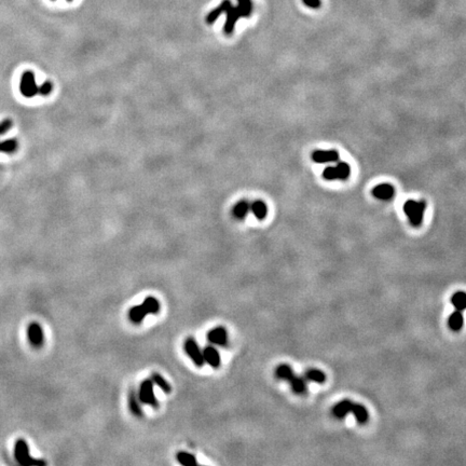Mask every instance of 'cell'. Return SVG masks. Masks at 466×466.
<instances>
[{"label":"cell","instance_id":"obj_1","mask_svg":"<svg viewBox=\"0 0 466 466\" xmlns=\"http://www.w3.org/2000/svg\"><path fill=\"white\" fill-rule=\"evenodd\" d=\"M425 209H426L425 201L408 200L404 204V212L408 216L410 224L415 228H419L421 226Z\"/></svg>","mask_w":466,"mask_h":466},{"label":"cell","instance_id":"obj_2","mask_svg":"<svg viewBox=\"0 0 466 466\" xmlns=\"http://www.w3.org/2000/svg\"><path fill=\"white\" fill-rule=\"evenodd\" d=\"M14 455L18 462L21 465L29 466V465H45L46 463L44 460H36L29 454L28 444L24 439H19L14 446Z\"/></svg>","mask_w":466,"mask_h":466},{"label":"cell","instance_id":"obj_3","mask_svg":"<svg viewBox=\"0 0 466 466\" xmlns=\"http://www.w3.org/2000/svg\"><path fill=\"white\" fill-rule=\"evenodd\" d=\"M138 397L141 404L150 406L153 408L159 407V401L155 395V384L151 379H146L139 385Z\"/></svg>","mask_w":466,"mask_h":466},{"label":"cell","instance_id":"obj_4","mask_svg":"<svg viewBox=\"0 0 466 466\" xmlns=\"http://www.w3.org/2000/svg\"><path fill=\"white\" fill-rule=\"evenodd\" d=\"M351 175V167L347 162H339L336 166H328L323 172V177L327 180H347Z\"/></svg>","mask_w":466,"mask_h":466},{"label":"cell","instance_id":"obj_5","mask_svg":"<svg viewBox=\"0 0 466 466\" xmlns=\"http://www.w3.org/2000/svg\"><path fill=\"white\" fill-rule=\"evenodd\" d=\"M184 350L186 354L188 355L193 364L198 367H202V366L205 365V362H204V357H203V351L201 348L199 347L198 342L196 341L195 338L189 337L186 339V341L184 343Z\"/></svg>","mask_w":466,"mask_h":466},{"label":"cell","instance_id":"obj_6","mask_svg":"<svg viewBox=\"0 0 466 466\" xmlns=\"http://www.w3.org/2000/svg\"><path fill=\"white\" fill-rule=\"evenodd\" d=\"M38 86L36 83L35 75L31 71H25L21 78L20 91L25 97H34L38 94Z\"/></svg>","mask_w":466,"mask_h":466},{"label":"cell","instance_id":"obj_7","mask_svg":"<svg viewBox=\"0 0 466 466\" xmlns=\"http://www.w3.org/2000/svg\"><path fill=\"white\" fill-rule=\"evenodd\" d=\"M206 339L212 345L224 348L228 345L229 336L227 329L222 326H217L211 329L206 334Z\"/></svg>","mask_w":466,"mask_h":466},{"label":"cell","instance_id":"obj_8","mask_svg":"<svg viewBox=\"0 0 466 466\" xmlns=\"http://www.w3.org/2000/svg\"><path fill=\"white\" fill-rule=\"evenodd\" d=\"M227 14V20L226 23H224L223 26V33L227 36H231L234 33V28H235V24L239 21L240 18H243L242 11L239 7H233L232 3L227 8L226 12Z\"/></svg>","mask_w":466,"mask_h":466},{"label":"cell","instance_id":"obj_9","mask_svg":"<svg viewBox=\"0 0 466 466\" xmlns=\"http://www.w3.org/2000/svg\"><path fill=\"white\" fill-rule=\"evenodd\" d=\"M203 357L204 362L208 366H211L214 369H218L222 365V357L219 354L218 350L214 347V345H207L203 350Z\"/></svg>","mask_w":466,"mask_h":466},{"label":"cell","instance_id":"obj_10","mask_svg":"<svg viewBox=\"0 0 466 466\" xmlns=\"http://www.w3.org/2000/svg\"><path fill=\"white\" fill-rule=\"evenodd\" d=\"M28 340L30 344L35 348H40L43 343L44 342V333L43 331V327H41L38 323H33L28 326Z\"/></svg>","mask_w":466,"mask_h":466},{"label":"cell","instance_id":"obj_11","mask_svg":"<svg viewBox=\"0 0 466 466\" xmlns=\"http://www.w3.org/2000/svg\"><path fill=\"white\" fill-rule=\"evenodd\" d=\"M312 159L316 163L339 161V154L336 150H316L312 154Z\"/></svg>","mask_w":466,"mask_h":466},{"label":"cell","instance_id":"obj_12","mask_svg":"<svg viewBox=\"0 0 466 466\" xmlns=\"http://www.w3.org/2000/svg\"><path fill=\"white\" fill-rule=\"evenodd\" d=\"M395 189L394 187L390 184H381L376 186L373 189V196L379 200L389 201L394 197Z\"/></svg>","mask_w":466,"mask_h":466},{"label":"cell","instance_id":"obj_13","mask_svg":"<svg viewBox=\"0 0 466 466\" xmlns=\"http://www.w3.org/2000/svg\"><path fill=\"white\" fill-rule=\"evenodd\" d=\"M147 315H149V313L143 303L139 306H135L133 308H131L129 311V319L133 324H135V325L140 324Z\"/></svg>","mask_w":466,"mask_h":466},{"label":"cell","instance_id":"obj_14","mask_svg":"<svg viewBox=\"0 0 466 466\" xmlns=\"http://www.w3.org/2000/svg\"><path fill=\"white\" fill-rule=\"evenodd\" d=\"M128 402H129V409H130L131 412H132V415L134 417H137V418L143 417V408H141V401L139 400L138 394L134 390H132L129 393Z\"/></svg>","mask_w":466,"mask_h":466},{"label":"cell","instance_id":"obj_15","mask_svg":"<svg viewBox=\"0 0 466 466\" xmlns=\"http://www.w3.org/2000/svg\"><path fill=\"white\" fill-rule=\"evenodd\" d=\"M250 211V203L246 200L239 201L232 208V216L238 221H244Z\"/></svg>","mask_w":466,"mask_h":466},{"label":"cell","instance_id":"obj_16","mask_svg":"<svg viewBox=\"0 0 466 466\" xmlns=\"http://www.w3.org/2000/svg\"><path fill=\"white\" fill-rule=\"evenodd\" d=\"M250 212L254 214V216L257 218L258 221H264V219H266V215H268V206L261 200L254 201L250 203Z\"/></svg>","mask_w":466,"mask_h":466},{"label":"cell","instance_id":"obj_17","mask_svg":"<svg viewBox=\"0 0 466 466\" xmlns=\"http://www.w3.org/2000/svg\"><path fill=\"white\" fill-rule=\"evenodd\" d=\"M288 383L291 387V391L294 392L295 394L301 395V394H306V393H307V390H308L307 380L305 378H302V377L295 375L290 379Z\"/></svg>","mask_w":466,"mask_h":466},{"label":"cell","instance_id":"obj_18","mask_svg":"<svg viewBox=\"0 0 466 466\" xmlns=\"http://www.w3.org/2000/svg\"><path fill=\"white\" fill-rule=\"evenodd\" d=\"M352 405H353V401H351L349 399L340 401L333 408V415L337 419H343L344 417H347L349 412H351Z\"/></svg>","mask_w":466,"mask_h":466},{"label":"cell","instance_id":"obj_19","mask_svg":"<svg viewBox=\"0 0 466 466\" xmlns=\"http://www.w3.org/2000/svg\"><path fill=\"white\" fill-rule=\"evenodd\" d=\"M231 3H232V2L230 1V0H223V1L221 3V6L217 7V8H215L214 10H212V11L206 15V18H205L206 23H207V24H213V23L216 22V20H217L219 17H221V15H222V13L226 12L227 8H228Z\"/></svg>","mask_w":466,"mask_h":466},{"label":"cell","instance_id":"obj_20","mask_svg":"<svg viewBox=\"0 0 466 466\" xmlns=\"http://www.w3.org/2000/svg\"><path fill=\"white\" fill-rule=\"evenodd\" d=\"M464 317L461 311L455 310L448 318V326L452 332H460L463 327Z\"/></svg>","mask_w":466,"mask_h":466},{"label":"cell","instance_id":"obj_21","mask_svg":"<svg viewBox=\"0 0 466 466\" xmlns=\"http://www.w3.org/2000/svg\"><path fill=\"white\" fill-rule=\"evenodd\" d=\"M351 412L353 413L356 421H357L359 424H365L368 421V418H369L368 411L363 405L357 404V402H353Z\"/></svg>","mask_w":466,"mask_h":466},{"label":"cell","instance_id":"obj_22","mask_svg":"<svg viewBox=\"0 0 466 466\" xmlns=\"http://www.w3.org/2000/svg\"><path fill=\"white\" fill-rule=\"evenodd\" d=\"M274 374H275V377L277 379L284 380V381H287V382H289L292 377L296 375L290 366L287 365V364H281V365L277 366V367L275 368Z\"/></svg>","mask_w":466,"mask_h":466},{"label":"cell","instance_id":"obj_23","mask_svg":"<svg viewBox=\"0 0 466 466\" xmlns=\"http://www.w3.org/2000/svg\"><path fill=\"white\" fill-rule=\"evenodd\" d=\"M305 379L307 381H311L314 382V383H318L322 384L326 381V376L323 373L322 370H318L315 368H311L308 369L305 374Z\"/></svg>","mask_w":466,"mask_h":466},{"label":"cell","instance_id":"obj_24","mask_svg":"<svg viewBox=\"0 0 466 466\" xmlns=\"http://www.w3.org/2000/svg\"><path fill=\"white\" fill-rule=\"evenodd\" d=\"M143 305L145 306L146 309H147L149 315H155V314H158L161 310V305L159 300L153 296L145 298V300L143 301Z\"/></svg>","mask_w":466,"mask_h":466},{"label":"cell","instance_id":"obj_25","mask_svg":"<svg viewBox=\"0 0 466 466\" xmlns=\"http://www.w3.org/2000/svg\"><path fill=\"white\" fill-rule=\"evenodd\" d=\"M451 303L458 311L466 310V292L464 291H457L451 297Z\"/></svg>","mask_w":466,"mask_h":466},{"label":"cell","instance_id":"obj_26","mask_svg":"<svg viewBox=\"0 0 466 466\" xmlns=\"http://www.w3.org/2000/svg\"><path fill=\"white\" fill-rule=\"evenodd\" d=\"M176 459L178 461V463H180L181 465H184V466L198 465L197 458L192 453H189V452H186V451L178 452L176 454Z\"/></svg>","mask_w":466,"mask_h":466},{"label":"cell","instance_id":"obj_27","mask_svg":"<svg viewBox=\"0 0 466 466\" xmlns=\"http://www.w3.org/2000/svg\"><path fill=\"white\" fill-rule=\"evenodd\" d=\"M151 381L154 382V384L160 387L161 391H163L165 394H170V393L172 392L171 384L160 374L154 373L153 375H151Z\"/></svg>","mask_w":466,"mask_h":466},{"label":"cell","instance_id":"obj_28","mask_svg":"<svg viewBox=\"0 0 466 466\" xmlns=\"http://www.w3.org/2000/svg\"><path fill=\"white\" fill-rule=\"evenodd\" d=\"M18 141L15 139H7L0 141V153L13 154L18 149Z\"/></svg>","mask_w":466,"mask_h":466},{"label":"cell","instance_id":"obj_29","mask_svg":"<svg viewBox=\"0 0 466 466\" xmlns=\"http://www.w3.org/2000/svg\"><path fill=\"white\" fill-rule=\"evenodd\" d=\"M238 7L242 11L243 18H249L253 13V2L252 0H238Z\"/></svg>","mask_w":466,"mask_h":466},{"label":"cell","instance_id":"obj_30","mask_svg":"<svg viewBox=\"0 0 466 466\" xmlns=\"http://www.w3.org/2000/svg\"><path fill=\"white\" fill-rule=\"evenodd\" d=\"M52 91H53V85L49 81L43 83V85L38 88V94H40V95L43 96L50 95Z\"/></svg>","mask_w":466,"mask_h":466},{"label":"cell","instance_id":"obj_31","mask_svg":"<svg viewBox=\"0 0 466 466\" xmlns=\"http://www.w3.org/2000/svg\"><path fill=\"white\" fill-rule=\"evenodd\" d=\"M12 120L11 119H4L3 121L0 122V135L6 134L8 131L12 128Z\"/></svg>","mask_w":466,"mask_h":466},{"label":"cell","instance_id":"obj_32","mask_svg":"<svg viewBox=\"0 0 466 466\" xmlns=\"http://www.w3.org/2000/svg\"><path fill=\"white\" fill-rule=\"evenodd\" d=\"M302 1L307 7L312 8V9H318L322 4L321 0H302Z\"/></svg>","mask_w":466,"mask_h":466},{"label":"cell","instance_id":"obj_33","mask_svg":"<svg viewBox=\"0 0 466 466\" xmlns=\"http://www.w3.org/2000/svg\"><path fill=\"white\" fill-rule=\"evenodd\" d=\"M67 1H69V2H70V1H72V0H67Z\"/></svg>","mask_w":466,"mask_h":466},{"label":"cell","instance_id":"obj_34","mask_svg":"<svg viewBox=\"0 0 466 466\" xmlns=\"http://www.w3.org/2000/svg\"><path fill=\"white\" fill-rule=\"evenodd\" d=\"M53 1H54V0H53Z\"/></svg>","mask_w":466,"mask_h":466}]
</instances>
